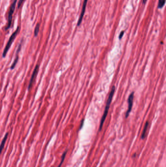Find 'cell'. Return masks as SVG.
<instances>
[{
  "instance_id": "obj_16",
  "label": "cell",
  "mask_w": 166,
  "mask_h": 167,
  "mask_svg": "<svg viewBox=\"0 0 166 167\" xmlns=\"http://www.w3.org/2000/svg\"><path fill=\"white\" fill-rule=\"evenodd\" d=\"M147 1H148V0H143V4H144V5H145L146 3H147Z\"/></svg>"
},
{
  "instance_id": "obj_3",
  "label": "cell",
  "mask_w": 166,
  "mask_h": 167,
  "mask_svg": "<svg viewBox=\"0 0 166 167\" xmlns=\"http://www.w3.org/2000/svg\"><path fill=\"white\" fill-rule=\"evenodd\" d=\"M17 1L18 0H13V2L12 3L11 5L9 8V11L8 13V25H7V27H5V30L10 29V27L11 26L12 17H13V13L14 12L15 9Z\"/></svg>"
},
{
  "instance_id": "obj_12",
  "label": "cell",
  "mask_w": 166,
  "mask_h": 167,
  "mask_svg": "<svg viewBox=\"0 0 166 167\" xmlns=\"http://www.w3.org/2000/svg\"><path fill=\"white\" fill-rule=\"evenodd\" d=\"M67 150L65 151L64 153H63V154H62V160H61V162L59 164V165L58 166V167H61V166H62V164L63 163V162H64V161H65V158L66 155L67 154Z\"/></svg>"
},
{
  "instance_id": "obj_10",
  "label": "cell",
  "mask_w": 166,
  "mask_h": 167,
  "mask_svg": "<svg viewBox=\"0 0 166 167\" xmlns=\"http://www.w3.org/2000/svg\"><path fill=\"white\" fill-rule=\"evenodd\" d=\"M166 3V0H159L158 8L161 9L163 8Z\"/></svg>"
},
{
  "instance_id": "obj_13",
  "label": "cell",
  "mask_w": 166,
  "mask_h": 167,
  "mask_svg": "<svg viewBox=\"0 0 166 167\" xmlns=\"http://www.w3.org/2000/svg\"><path fill=\"white\" fill-rule=\"evenodd\" d=\"M24 1L25 0H19V1L18 3V8H19L21 7L22 4H23Z\"/></svg>"
},
{
  "instance_id": "obj_1",
  "label": "cell",
  "mask_w": 166,
  "mask_h": 167,
  "mask_svg": "<svg viewBox=\"0 0 166 167\" xmlns=\"http://www.w3.org/2000/svg\"><path fill=\"white\" fill-rule=\"evenodd\" d=\"M115 89H116V88H115V86L113 85L112 88V89H111V92H110V93L108 99V100H107V104H106V106L105 109L104 111V113H103V116L102 117L101 119L99 129H98V131H101V130L102 127H103L104 122H105L106 118V117H107V115H108V113L110 106V105H111V102H112V99H113V94H114V93H115Z\"/></svg>"
},
{
  "instance_id": "obj_15",
  "label": "cell",
  "mask_w": 166,
  "mask_h": 167,
  "mask_svg": "<svg viewBox=\"0 0 166 167\" xmlns=\"http://www.w3.org/2000/svg\"><path fill=\"white\" fill-rule=\"evenodd\" d=\"M80 130H81L82 128H83V126L84 124V119H83L82 120H81V123H80Z\"/></svg>"
},
{
  "instance_id": "obj_8",
  "label": "cell",
  "mask_w": 166,
  "mask_h": 167,
  "mask_svg": "<svg viewBox=\"0 0 166 167\" xmlns=\"http://www.w3.org/2000/svg\"><path fill=\"white\" fill-rule=\"evenodd\" d=\"M8 133L7 132V134H5V137L3 139V140L2 141L1 143V145H0V154L1 153L2 150L4 149V147H5V143H6L7 139H8Z\"/></svg>"
},
{
  "instance_id": "obj_2",
  "label": "cell",
  "mask_w": 166,
  "mask_h": 167,
  "mask_svg": "<svg viewBox=\"0 0 166 167\" xmlns=\"http://www.w3.org/2000/svg\"><path fill=\"white\" fill-rule=\"evenodd\" d=\"M20 27L19 26H18L15 31L12 34L11 36L9 38L8 41L7 43V45H5V48H4V51H3V55H2L3 58H5L6 57V55H7L8 51L9 49L11 48L12 43H13L14 41L15 40V39L16 37L17 36V35H18Z\"/></svg>"
},
{
  "instance_id": "obj_4",
  "label": "cell",
  "mask_w": 166,
  "mask_h": 167,
  "mask_svg": "<svg viewBox=\"0 0 166 167\" xmlns=\"http://www.w3.org/2000/svg\"><path fill=\"white\" fill-rule=\"evenodd\" d=\"M39 67H40L39 65H37L36 66H35V69L33 71L32 74L31 75V79H30V80L29 86H28V90L29 91L30 89L32 87L33 84L34 82L35 81V79L36 78L38 73V72H39Z\"/></svg>"
},
{
  "instance_id": "obj_11",
  "label": "cell",
  "mask_w": 166,
  "mask_h": 167,
  "mask_svg": "<svg viewBox=\"0 0 166 167\" xmlns=\"http://www.w3.org/2000/svg\"><path fill=\"white\" fill-rule=\"evenodd\" d=\"M40 23H38L36 26L35 29H34V36L35 37H37L39 34V30H40Z\"/></svg>"
},
{
  "instance_id": "obj_5",
  "label": "cell",
  "mask_w": 166,
  "mask_h": 167,
  "mask_svg": "<svg viewBox=\"0 0 166 167\" xmlns=\"http://www.w3.org/2000/svg\"><path fill=\"white\" fill-rule=\"evenodd\" d=\"M134 97V92H131L130 94V96L128 98V109L126 113V118H127L129 116V114L131 112V110H132Z\"/></svg>"
},
{
  "instance_id": "obj_7",
  "label": "cell",
  "mask_w": 166,
  "mask_h": 167,
  "mask_svg": "<svg viewBox=\"0 0 166 167\" xmlns=\"http://www.w3.org/2000/svg\"><path fill=\"white\" fill-rule=\"evenodd\" d=\"M88 1V0H84L82 11H81V13H80V18H79L78 22H77V26H80L81 23V22H82V21H83V18L84 15V14L85 13V11H86V8Z\"/></svg>"
},
{
  "instance_id": "obj_6",
  "label": "cell",
  "mask_w": 166,
  "mask_h": 167,
  "mask_svg": "<svg viewBox=\"0 0 166 167\" xmlns=\"http://www.w3.org/2000/svg\"><path fill=\"white\" fill-rule=\"evenodd\" d=\"M23 39L21 40V43L19 45L18 48H17V51H16V57L15 58L14 60L13 61V63L12 64L11 66V70H12L13 69H14L16 66L17 65V63L18 62L19 58V52H20L21 48H22V43H23Z\"/></svg>"
},
{
  "instance_id": "obj_14",
  "label": "cell",
  "mask_w": 166,
  "mask_h": 167,
  "mask_svg": "<svg viewBox=\"0 0 166 167\" xmlns=\"http://www.w3.org/2000/svg\"><path fill=\"white\" fill-rule=\"evenodd\" d=\"M124 32H125V31H124V30H122V31H121V32H120L119 36V40H121V39H122V38L123 36Z\"/></svg>"
},
{
  "instance_id": "obj_9",
  "label": "cell",
  "mask_w": 166,
  "mask_h": 167,
  "mask_svg": "<svg viewBox=\"0 0 166 167\" xmlns=\"http://www.w3.org/2000/svg\"><path fill=\"white\" fill-rule=\"evenodd\" d=\"M148 126H149V122L147 121V122H146V123L144 128V129H143V132H142V134L141 137L142 139H144L145 138L146 133L147 132Z\"/></svg>"
}]
</instances>
